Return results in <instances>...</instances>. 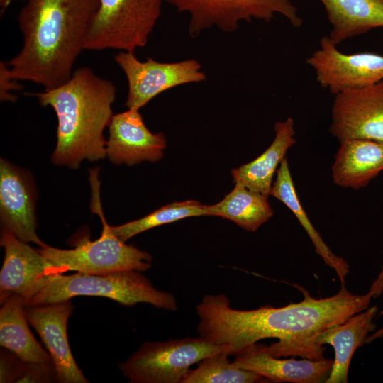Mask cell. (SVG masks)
<instances>
[{"label":"cell","instance_id":"cell-24","mask_svg":"<svg viewBox=\"0 0 383 383\" xmlns=\"http://www.w3.org/2000/svg\"><path fill=\"white\" fill-rule=\"evenodd\" d=\"M207 216L206 205L194 200L173 202L145 216L119 226H111L116 236L126 242L131 238L153 228L188 217Z\"/></svg>","mask_w":383,"mask_h":383},{"label":"cell","instance_id":"cell-20","mask_svg":"<svg viewBox=\"0 0 383 383\" xmlns=\"http://www.w3.org/2000/svg\"><path fill=\"white\" fill-rule=\"evenodd\" d=\"M23 299L11 295L1 300L0 345L23 361L53 365L52 360L32 334Z\"/></svg>","mask_w":383,"mask_h":383},{"label":"cell","instance_id":"cell-3","mask_svg":"<svg viewBox=\"0 0 383 383\" xmlns=\"http://www.w3.org/2000/svg\"><path fill=\"white\" fill-rule=\"evenodd\" d=\"M43 106H51L57 118L53 164L78 168L87 160L106 156L104 131L113 116L116 88L87 67H79L61 85L32 94Z\"/></svg>","mask_w":383,"mask_h":383},{"label":"cell","instance_id":"cell-6","mask_svg":"<svg viewBox=\"0 0 383 383\" xmlns=\"http://www.w3.org/2000/svg\"><path fill=\"white\" fill-rule=\"evenodd\" d=\"M164 0H99L84 50L133 52L144 47L161 15Z\"/></svg>","mask_w":383,"mask_h":383},{"label":"cell","instance_id":"cell-2","mask_svg":"<svg viewBox=\"0 0 383 383\" xmlns=\"http://www.w3.org/2000/svg\"><path fill=\"white\" fill-rule=\"evenodd\" d=\"M99 5V0H26L18 16L23 45L7 62L13 77L44 89L67 82Z\"/></svg>","mask_w":383,"mask_h":383},{"label":"cell","instance_id":"cell-9","mask_svg":"<svg viewBox=\"0 0 383 383\" xmlns=\"http://www.w3.org/2000/svg\"><path fill=\"white\" fill-rule=\"evenodd\" d=\"M114 60L128 84L126 106L139 109L160 94L177 86L204 82L206 76L199 62L188 59L161 62L149 57L141 61L133 52L120 51Z\"/></svg>","mask_w":383,"mask_h":383},{"label":"cell","instance_id":"cell-13","mask_svg":"<svg viewBox=\"0 0 383 383\" xmlns=\"http://www.w3.org/2000/svg\"><path fill=\"white\" fill-rule=\"evenodd\" d=\"M26 318L40 337L52 360L57 381L87 383L68 343L67 325L73 310L71 299L25 307Z\"/></svg>","mask_w":383,"mask_h":383},{"label":"cell","instance_id":"cell-5","mask_svg":"<svg viewBox=\"0 0 383 383\" xmlns=\"http://www.w3.org/2000/svg\"><path fill=\"white\" fill-rule=\"evenodd\" d=\"M77 296L106 297L124 306L147 303L171 311L177 309V300L172 294L155 288L151 282L138 270L102 274L81 272L70 275L50 274L24 301V305L27 307L60 302Z\"/></svg>","mask_w":383,"mask_h":383},{"label":"cell","instance_id":"cell-21","mask_svg":"<svg viewBox=\"0 0 383 383\" xmlns=\"http://www.w3.org/2000/svg\"><path fill=\"white\" fill-rule=\"evenodd\" d=\"M331 25L328 37L336 45L383 27V0H319Z\"/></svg>","mask_w":383,"mask_h":383},{"label":"cell","instance_id":"cell-8","mask_svg":"<svg viewBox=\"0 0 383 383\" xmlns=\"http://www.w3.org/2000/svg\"><path fill=\"white\" fill-rule=\"evenodd\" d=\"M177 11L189 15L188 33L197 36L216 27L226 33L236 30L242 21L253 19L270 22L277 13L295 28L302 25L296 6L290 0H164Z\"/></svg>","mask_w":383,"mask_h":383},{"label":"cell","instance_id":"cell-17","mask_svg":"<svg viewBox=\"0 0 383 383\" xmlns=\"http://www.w3.org/2000/svg\"><path fill=\"white\" fill-rule=\"evenodd\" d=\"M377 311L376 306L367 308L318 335L316 343L320 346L331 345L335 351L333 366L325 382H348L353 355L357 348L366 343L368 334L375 330L376 325L373 320Z\"/></svg>","mask_w":383,"mask_h":383},{"label":"cell","instance_id":"cell-11","mask_svg":"<svg viewBox=\"0 0 383 383\" xmlns=\"http://www.w3.org/2000/svg\"><path fill=\"white\" fill-rule=\"evenodd\" d=\"M320 86L333 94L383 80V55L372 52H340L328 36L320 40L319 48L307 59Z\"/></svg>","mask_w":383,"mask_h":383},{"label":"cell","instance_id":"cell-28","mask_svg":"<svg viewBox=\"0 0 383 383\" xmlns=\"http://www.w3.org/2000/svg\"><path fill=\"white\" fill-rule=\"evenodd\" d=\"M370 289L374 293L375 296H379L383 292V265L377 278L374 281ZM382 314H383V310L381 312V315ZM382 335H383V328L377 331L373 335L367 337L366 340V343H370L376 338H380Z\"/></svg>","mask_w":383,"mask_h":383},{"label":"cell","instance_id":"cell-19","mask_svg":"<svg viewBox=\"0 0 383 383\" xmlns=\"http://www.w3.org/2000/svg\"><path fill=\"white\" fill-rule=\"evenodd\" d=\"M275 136L267 149L252 161L232 170L234 182L269 196L273 177L286 157L287 150L296 143L294 120L289 117L274 124Z\"/></svg>","mask_w":383,"mask_h":383},{"label":"cell","instance_id":"cell-1","mask_svg":"<svg viewBox=\"0 0 383 383\" xmlns=\"http://www.w3.org/2000/svg\"><path fill=\"white\" fill-rule=\"evenodd\" d=\"M374 294H353L345 287L331 296L315 299L305 294L304 299L282 307L266 305L252 310L235 309L224 294H206L196 306L197 332L209 341L226 347L238 355L259 340L277 338L262 345L277 357L300 356L311 360L323 357L325 348L316 343L318 335L369 307Z\"/></svg>","mask_w":383,"mask_h":383},{"label":"cell","instance_id":"cell-7","mask_svg":"<svg viewBox=\"0 0 383 383\" xmlns=\"http://www.w3.org/2000/svg\"><path fill=\"white\" fill-rule=\"evenodd\" d=\"M222 351L230 353L226 347L200 335L145 342L119 369L132 383H182L192 365Z\"/></svg>","mask_w":383,"mask_h":383},{"label":"cell","instance_id":"cell-16","mask_svg":"<svg viewBox=\"0 0 383 383\" xmlns=\"http://www.w3.org/2000/svg\"><path fill=\"white\" fill-rule=\"evenodd\" d=\"M238 367L255 372L266 380L274 382H325L331 370V359L300 360L274 357L267 353L262 345L256 344L247 352L236 355L233 361Z\"/></svg>","mask_w":383,"mask_h":383},{"label":"cell","instance_id":"cell-18","mask_svg":"<svg viewBox=\"0 0 383 383\" xmlns=\"http://www.w3.org/2000/svg\"><path fill=\"white\" fill-rule=\"evenodd\" d=\"M383 171V142L351 140L340 144L331 166L333 182L355 190L367 187Z\"/></svg>","mask_w":383,"mask_h":383},{"label":"cell","instance_id":"cell-25","mask_svg":"<svg viewBox=\"0 0 383 383\" xmlns=\"http://www.w3.org/2000/svg\"><path fill=\"white\" fill-rule=\"evenodd\" d=\"M231 354L222 351L213 354L190 370L182 383H254L265 382L261 375L238 367L229 361Z\"/></svg>","mask_w":383,"mask_h":383},{"label":"cell","instance_id":"cell-12","mask_svg":"<svg viewBox=\"0 0 383 383\" xmlns=\"http://www.w3.org/2000/svg\"><path fill=\"white\" fill-rule=\"evenodd\" d=\"M35 188L30 175L10 162L0 161V219L1 230L39 247L47 245L36 233Z\"/></svg>","mask_w":383,"mask_h":383},{"label":"cell","instance_id":"cell-14","mask_svg":"<svg viewBox=\"0 0 383 383\" xmlns=\"http://www.w3.org/2000/svg\"><path fill=\"white\" fill-rule=\"evenodd\" d=\"M106 156L116 165H134L162 158L166 148L163 133H152L145 124L139 109L113 114L109 124Z\"/></svg>","mask_w":383,"mask_h":383},{"label":"cell","instance_id":"cell-22","mask_svg":"<svg viewBox=\"0 0 383 383\" xmlns=\"http://www.w3.org/2000/svg\"><path fill=\"white\" fill-rule=\"evenodd\" d=\"M276 174L270 196L282 201L293 213L312 241L316 252L328 267L335 271L341 286L345 285V277L349 272V265L331 250L312 225L297 195L286 157L282 161Z\"/></svg>","mask_w":383,"mask_h":383},{"label":"cell","instance_id":"cell-4","mask_svg":"<svg viewBox=\"0 0 383 383\" xmlns=\"http://www.w3.org/2000/svg\"><path fill=\"white\" fill-rule=\"evenodd\" d=\"M99 169L89 170L91 187V211L99 216L102 223L101 236L91 241L80 240L72 249H60L49 245L40 247L47 262L48 274L67 271L93 274L119 271H145L151 267L152 256L114 235L104 216L100 202Z\"/></svg>","mask_w":383,"mask_h":383},{"label":"cell","instance_id":"cell-29","mask_svg":"<svg viewBox=\"0 0 383 383\" xmlns=\"http://www.w3.org/2000/svg\"><path fill=\"white\" fill-rule=\"evenodd\" d=\"M16 1H18V0H0V6L1 8V11H4V10L6 9L10 5L11 2Z\"/></svg>","mask_w":383,"mask_h":383},{"label":"cell","instance_id":"cell-27","mask_svg":"<svg viewBox=\"0 0 383 383\" xmlns=\"http://www.w3.org/2000/svg\"><path fill=\"white\" fill-rule=\"evenodd\" d=\"M19 80L15 79L7 62H0V99L1 101H11L16 100L13 91L22 88Z\"/></svg>","mask_w":383,"mask_h":383},{"label":"cell","instance_id":"cell-15","mask_svg":"<svg viewBox=\"0 0 383 383\" xmlns=\"http://www.w3.org/2000/svg\"><path fill=\"white\" fill-rule=\"evenodd\" d=\"M0 243L4 250L0 300L14 294L22 296L24 303L48 275L47 262L38 248L6 230H1Z\"/></svg>","mask_w":383,"mask_h":383},{"label":"cell","instance_id":"cell-23","mask_svg":"<svg viewBox=\"0 0 383 383\" xmlns=\"http://www.w3.org/2000/svg\"><path fill=\"white\" fill-rule=\"evenodd\" d=\"M219 202L206 205L207 216L228 219L249 232L257 230L274 215L268 196L240 182Z\"/></svg>","mask_w":383,"mask_h":383},{"label":"cell","instance_id":"cell-10","mask_svg":"<svg viewBox=\"0 0 383 383\" xmlns=\"http://www.w3.org/2000/svg\"><path fill=\"white\" fill-rule=\"evenodd\" d=\"M329 132L338 142H383V80L335 94Z\"/></svg>","mask_w":383,"mask_h":383},{"label":"cell","instance_id":"cell-26","mask_svg":"<svg viewBox=\"0 0 383 383\" xmlns=\"http://www.w3.org/2000/svg\"><path fill=\"white\" fill-rule=\"evenodd\" d=\"M57 380L53 365L23 361L11 352H1L0 382H50Z\"/></svg>","mask_w":383,"mask_h":383}]
</instances>
